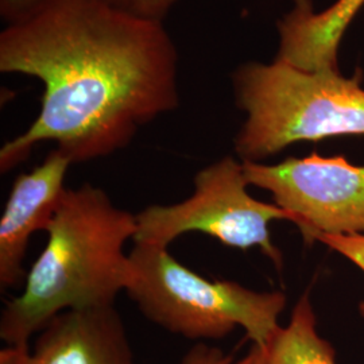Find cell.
<instances>
[{"label":"cell","mask_w":364,"mask_h":364,"mask_svg":"<svg viewBox=\"0 0 364 364\" xmlns=\"http://www.w3.org/2000/svg\"><path fill=\"white\" fill-rule=\"evenodd\" d=\"M193 186V193L180 203L154 204L135 213L138 230L132 242L169 247L181 235L201 232L227 247H258L278 269L282 267L270 223L290 221V215L250 195L242 161L227 156L209 164L196 173Z\"/></svg>","instance_id":"5b68a950"},{"label":"cell","mask_w":364,"mask_h":364,"mask_svg":"<svg viewBox=\"0 0 364 364\" xmlns=\"http://www.w3.org/2000/svg\"><path fill=\"white\" fill-rule=\"evenodd\" d=\"M243 168L248 183L273 196L305 242H318L324 235L363 234L364 166L343 156L314 153L275 165L243 162Z\"/></svg>","instance_id":"8992f818"},{"label":"cell","mask_w":364,"mask_h":364,"mask_svg":"<svg viewBox=\"0 0 364 364\" xmlns=\"http://www.w3.org/2000/svg\"><path fill=\"white\" fill-rule=\"evenodd\" d=\"M235 99L246 120L235 136L243 162H260L291 144L364 135L360 76L304 70L274 60L247 63L232 75Z\"/></svg>","instance_id":"3957f363"},{"label":"cell","mask_w":364,"mask_h":364,"mask_svg":"<svg viewBox=\"0 0 364 364\" xmlns=\"http://www.w3.org/2000/svg\"><path fill=\"white\" fill-rule=\"evenodd\" d=\"M320 243L338 251L343 257L351 260L364 272V235H324L318 239ZM360 312L364 316V302L360 305Z\"/></svg>","instance_id":"7c38bea8"},{"label":"cell","mask_w":364,"mask_h":364,"mask_svg":"<svg viewBox=\"0 0 364 364\" xmlns=\"http://www.w3.org/2000/svg\"><path fill=\"white\" fill-rule=\"evenodd\" d=\"M0 364H135V359L114 305L55 316L36 335L33 346H4Z\"/></svg>","instance_id":"52a82bcc"},{"label":"cell","mask_w":364,"mask_h":364,"mask_svg":"<svg viewBox=\"0 0 364 364\" xmlns=\"http://www.w3.org/2000/svg\"><path fill=\"white\" fill-rule=\"evenodd\" d=\"M260 347L263 364H336L333 347L317 333L309 294L296 304L289 324Z\"/></svg>","instance_id":"30bf717a"},{"label":"cell","mask_w":364,"mask_h":364,"mask_svg":"<svg viewBox=\"0 0 364 364\" xmlns=\"http://www.w3.org/2000/svg\"><path fill=\"white\" fill-rule=\"evenodd\" d=\"M136 230V215L119 208L102 188H66L23 290L0 314L6 346H30L43 326L66 311L114 306L132 278L124 246Z\"/></svg>","instance_id":"7a4b0ae2"},{"label":"cell","mask_w":364,"mask_h":364,"mask_svg":"<svg viewBox=\"0 0 364 364\" xmlns=\"http://www.w3.org/2000/svg\"><path fill=\"white\" fill-rule=\"evenodd\" d=\"M174 364H263V350L252 344L251 350L243 358H235L209 343H196L181 359Z\"/></svg>","instance_id":"8fae6325"},{"label":"cell","mask_w":364,"mask_h":364,"mask_svg":"<svg viewBox=\"0 0 364 364\" xmlns=\"http://www.w3.org/2000/svg\"><path fill=\"white\" fill-rule=\"evenodd\" d=\"M126 293L153 324L197 343L225 338L236 328L264 346L287 305L281 291H255L234 281L208 279L183 266L169 247L134 243Z\"/></svg>","instance_id":"277c9868"},{"label":"cell","mask_w":364,"mask_h":364,"mask_svg":"<svg viewBox=\"0 0 364 364\" xmlns=\"http://www.w3.org/2000/svg\"><path fill=\"white\" fill-rule=\"evenodd\" d=\"M69 156L54 149L37 168L21 173L13 183L0 218V289L21 287L31 236L46 231L65 193Z\"/></svg>","instance_id":"ba28073f"},{"label":"cell","mask_w":364,"mask_h":364,"mask_svg":"<svg viewBox=\"0 0 364 364\" xmlns=\"http://www.w3.org/2000/svg\"><path fill=\"white\" fill-rule=\"evenodd\" d=\"M363 6L364 0H336L316 13L312 0H294L293 9L277 23L275 60L304 70H338L340 42Z\"/></svg>","instance_id":"9c48e42d"},{"label":"cell","mask_w":364,"mask_h":364,"mask_svg":"<svg viewBox=\"0 0 364 364\" xmlns=\"http://www.w3.org/2000/svg\"><path fill=\"white\" fill-rule=\"evenodd\" d=\"M119 9L129 13L142 16L146 19H153L164 22L165 16L176 3L180 0H108Z\"/></svg>","instance_id":"4fadbf2b"},{"label":"cell","mask_w":364,"mask_h":364,"mask_svg":"<svg viewBox=\"0 0 364 364\" xmlns=\"http://www.w3.org/2000/svg\"><path fill=\"white\" fill-rule=\"evenodd\" d=\"M0 72L38 78L41 109L0 149V171L53 142L72 164L111 156L180 107L178 52L164 22L108 0H46L0 33Z\"/></svg>","instance_id":"6da1fadb"},{"label":"cell","mask_w":364,"mask_h":364,"mask_svg":"<svg viewBox=\"0 0 364 364\" xmlns=\"http://www.w3.org/2000/svg\"><path fill=\"white\" fill-rule=\"evenodd\" d=\"M46 0H0V14L6 23L26 15Z\"/></svg>","instance_id":"5bb4252c"}]
</instances>
